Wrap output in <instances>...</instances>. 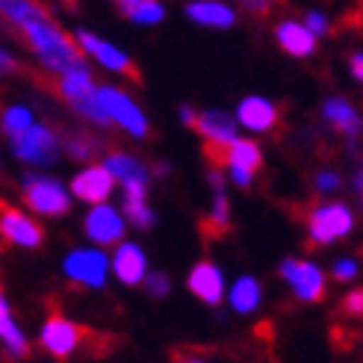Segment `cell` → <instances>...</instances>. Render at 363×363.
Segmentation results:
<instances>
[{
	"mask_svg": "<svg viewBox=\"0 0 363 363\" xmlns=\"http://www.w3.org/2000/svg\"><path fill=\"white\" fill-rule=\"evenodd\" d=\"M354 228L357 213L349 201H340V198H322L304 213V237L311 245L328 248L334 242H342L352 237Z\"/></svg>",
	"mask_w": 363,
	"mask_h": 363,
	"instance_id": "obj_4",
	"label": "cell"
},
{
	"mask_svg": "<svg viewBox=\"0 0 363 363\" xmlns=\"http://www.w3.org/2000/svg\"><path fill=\"white\" fill-rule=\"evenodd\" d=\"M349 74H352L354 83L363 86V48H357V50L349 53Z\"/></svg>",
	"mask_w": 363,
	"mask_h": 363,
	"instance_id": "obj_36",
	"label": "cell"
},
{
	"mask_svg": "<svg viewBox=\"0 0 363 363\" xmlns=\"http://www.w3.org/2000/svg\"><path fill=\"white\" fill-rule=\"evenodd\" d=\"M195 130L204 139L210 154H216V157H219L230 142H237L242 136V127H240L237 116H233L230 110H216V106L213 110H201Z\"/></svg>",
	"mask_w": 363,
	"mask_h": 363,
	"instance_id": "obj_20",
	"label": "cell"
},
{
	"mask_svg": "<svg viewBox=\"0 0 363 363\" xmlns=\"http://www.w3.org/2000/svg\"><path fill=\"white\" fill-rule=\"evenodd\" d=\"M272 35H275V45L293 60H311L319 45V35L304 24V18H281L272 27Z\"/></svg>",
	"mask_w": 363,
	"mask_h": 363,
	"instance_id": "obj_22",
	"label": "cell"
},
{
	"mask_svg": "<svg viewBox=\"0 0 363 363\" xmlns=\"http://www.w3.org/2000/svg\"><path fill=\"white\" fill-rule=\"evenodd\" d=\"M0 15H4L6 24L21 30L24 24L35 21V18H42V15H50V12L39 0H0Z\"/></svg>",
	"mask_w": 363,
	"mask_h": 363,
	"instance_id": "obj_25",
	"label": "cell"
},
{
	"mask_svg": "<svg viewBox=\"0 0 363 363\" xmlns=\"http://www.w3.org/2000/svg\"><path fill=\"white\" fill-rule=\"evenodd\" d=\"M342 313L354 316V319H363V286L349 289V293L342 296Z\"/></svg>",
	"mask_w": 363,
	"mask_h": 363,
	"instance_id": "obj_34",
	"label": "cell"
},
{
	"mask_svg": "<svg viewBox=\"0 0 363 363\" xmlns=\"http://www.w3.org/2000/svg\"><path fill=\"white\" fill-rule=\"evenodd\" d=\"M98 148H101V142L89 133V130H68L62 136V151L68 160H74V162H95L98 157Z\"/></svg>",
	"mask_w": 363,
	"mask_h": 363,
	"instance_id": "obj_27",
	"label": "cell"
},
{
	"mask_svg": "<svg viewBox=\"0 0 363 363\" xmlns=\"http://www.w3.org/2000/svg\"><path fill=\"white\" fill-rule=\"evenodd\" d=\"M0 349H4L6 360H12V363L27 360L33 352L30 334L21 328V322L15 319L12 304L6 296H0Z\"/></svg>",
	"mask_w": 363,
	"mask_h": 363,
	"instance_id": "obj_23",
	"label": "cell"
},
{
	"mask_svg": "<svg viewBox=\"0 0 363 363\" xmlns=\"http://www.w3.org/2000/svg\"><path fill=\"white\" fill-rule=\"evenodd\" d=\"M0 237L12 248L35 251L45 245V228L39 222V216L30 213L27 207L4 204L0 207Z\"/></svg>",
	"mask_w": 363,
	"mask_h": 363,
	"instance_id": "obj_13",
	"label": "cell"
},
{
	"mask_svg": "<svg viewBox=\"0 0 363 363\" xmlns=\"http://www.w3.org/2000/svg\"><path fill=\"white\" fill-rule=\"evenodd\" d=\"M342 174L337 172V169H331V166H325V169H316V174H313V192L316 195H322V198H331V195H337L340 189H342Z\"/></svg>",
	"mask_w": 363,
	"mask_h": 363,
	"instance_id": "obj_31",
	"label": "cell"
},
{
	"mask_svg": "<svg viewBox=\"0 0 363 363\" xmlns=\"http://www.w3.org/2000/svg\"><path fill=\"white\" fill-rule=\"evenodd\" d=\"M101 160H104V166L113 172L124 198H148V192H151V166L148 162L139 160L130 151H106Z\"/></svg>",
	"mask_w": 363,
	"mask_h": 363,
	"instance_id": "obj_14",
	"label": "cell"
},
{
	"mask_svg": "<svg viewBox=\"0 0 363 363\" xmlns=\"http://www.w3.org/2000/svg\"><path fill=\"white\" fill-rule=\"evenodd\" d=\"M216 160H219V166L225 169L230 186L251 189L254 180H257V174H260V169H263V148H260L257 136L245 133L237 142H230Z\"/></svg>",
	"mask_w": 363,
	"mask_h": 363,
	"instance_id": "obj_11",
	"label": "cell"
},
{
	"mask_svg": "<svg viewBox=\"0 0 363 363\" xmlns=\"http://www.w3.org/2000/svg\"><path fill=\"white\" fill-rule=\"evenodd\" d=\"M328 275L331 281L337 284H354L360 278V260L354 257V254H342V257H337L328 269Z\"/></svg>",
	"mask_w": 363,
	"mask_h": 363,
	"instance_id": "obj_30",
	"label": "cell"
},
{
	"mask_svg": "<svg viewBox=\"0 0 363 363\" xmlns=\"http://www.w3.org/2000/svg\"><path fill=\"white\" fill-rule=\"evenodd\" d=\"M228 307L237 316H254L263 307V284L254 275H237L228 284Z\"/></svg>",
	"mask_w": 363,
	"mask_h": 363,
	"instance_id": "obj_24",
	"label": "cell"
},
{
	"mask_svg": "<svg viewBox=\"0 0 363 363\" xmlns=\"http://www.w3.org/2000/svg\"><path fill=\"white\" fill-rule=\"evenodd\" d=\"M352 189H354V195L363 201V162L357 166V172H354V177H352Z\"/></svg>",
	"mask_w": 363,
	"mask_h": 363,
	"instance_id": "obj_40",
	"label": "cell"
},
{
	"mask_svg": "<svg viewBox=\"0 0 363 363\" xmlns=\"http://www.w3.org/2000/svg\"><path fill=\"white\" fill-rule=\"evenodd\" d=\"M101 104H104V113L110 116L116 130L127 133L136 142L151 136V118H148V113L142 110V104L130 92H127V89H121L116 83H101Z\"/></svg>",
	"mask_w": 363,
	"mask_h": 363,
	"instance_id": "obj_8",
	"label": "cell"
},
{
	"mask_svg": "<svg viewBox=\"0 0 363 363\" xmlns=\"http://www.w3.org/2000/svg\"><path fill=\"white\" fill-rule=\"evenodd\" d=\"M121 207H124V216L133 230H151L157 225V213L148 198H124Z\"/></svg>",
	"mask_w": 363,
	"mask_h": 363,
	"instance_id": "obj_28",
	"label": "cell"
},
{
	"mask_svg": "<svg viewBox=\"0 0 363 363\" xmlns=\"http://www.w3.org/2000/svg\"><path fill=\"white\" fill-rule=\"evenodd\" d=\"M0 71H4V77H9L12 71H18V60L9 48H0Z\"/></svg>",
	"mask_w": 363,
	"mask_h": 363,
	"instance_id": "obj_38",
	"label": "cell"
},
{
	"mask_svg": "<svg viewBox=\"0 0 363 363\" xmlns=\"http://www.w3.org/2000/svg\"><path fill=\"white\" fill-rule=\"evenodd\" d=\"M113 257V281L133 289V286H145V278L151 275V257L139 242L124 240L116 248H110Z\"/></svg>",
	"mask_w": 363,
	"mask_h": 363,
	"instance_id": "obj_19",
	"label": "cell"
},
{
	"mask_svg": "<svg viewBox=\"0 0 363 363\" xmlns=\"http://www.w3.org/2000/svg\"><path fill=\"white\" fill-rule=\"evenodd\" d=\"M74 39H77L80 50L86 53V60H92L98 68L106 71V74H116V77H133L136 74L133 57L121 45L104 39V35H98L95 30H89V27H77Z\"/></svg>",
	"mask_w": 363,
	"mask_h": 363,
	"instance_id": "obj_12",
	"label": "cell"
},
{
	"mask_svg": "<svg viewBox=\"0 0 363 363\" xmlns=\"http://www.w3.org/2000/svg\"><path fill=\"white\" fill-rule=\"evenodd\" d=\"M319 118L325 121V127H328L331 133H337L340 139H346L349 151H354L357 142L363 139V113L349 98L328 95L319 106Z\"/></svg>",
	"mask_w": 363,
	"mask_h": 363,
	"instance_id": "obj_16",
	"label": "cell"
},
{
	"mask_svg": "<svg viewBox=\"0 0 363 363\" xmlns=\"http://www.w3.org/2000/svg\"><path fill=\"white\" fill-rule=\"evenodd\" d=\"M151 172H154L157 177H166V174L172 172V162H169V160H160V162H154V166H151Z\"/></svg>",
	"mask_w": 363,
	"mask_h": 363,
	"instance_id": "obj_41",
	"label": "cell"
},
{
	"mask_svg": "<svg viewBox=\"0 0 363 363\" xmlns=\"http://www.w3.org/2000/svg\"><path fill=\"white\" fill-rule=\"evenodd\" d=\"M86 340V328L80 322L68 319L65 313H50L42 319L39 331H35V342L50 360H68L74 357Z\"/></svg>",
	"mask_w": 363,
	"mask_h": 363,
	"instance_id": "obj_10",
	"label": "cell"
},
{
	"mask_svg": "<svg viewBox=\"0 0 363 363\" xmlns=\"http://www.w3.org/2000/svg\"><path fill=\"white\" fill-rule=\"evenodd\" d=\"M57 95L89 127H98V130H110L113 127L110 116L104 113V104H101V83L95 80L89 62L57 77Z\"/></svg>",
	"mask_w": 363,
	"mask_h": 363,
	"instance_id": "obj_2",
	"label": "cell"
},
{
	"mask_svg": "<svg viewBox=\"0 0 363 363\" xmlns=\"http://www.w3.org/2000/svg\"><path fill=\"white\" fill-rule=\"evenodd\" d=\"M39 121V116H35V110L30 104H6L4 106V113H0V130H4V136L6 139H12V136H18V133H24V130H30V127Z\"/></svg>",
	"mask_w": 363,
	"mask_h": 363,
	"instance_id": "obj_26",
	"label": "cell"
},
{
	"mask_svg": "<svg viewBox=\"0 0 363 363\" xmlns=\"http://www.w3.org/2000/svg\"><path fill=\"white\" fill-rule=\"evenodd\" d=\"M18 192H21L24 207L39 216V219H65L77 201L68 184H62L60 177H53L42 169L21 172V177H18Z\"/></svg>",
	"mask_w": 363,
	"mask_h": 363,
	"instance_id": "obj_3",
	"label": "cell"
},
{
	"mask_svg": "<svg viewBox=\"0 0 363 363\" xmlns=\"http://www.w3.org/2000/svg\"><path fill=\"white\" fill-rule=\"evenodd\" d=\"M228 278H225V269L213 260H198L192 263L189 275H186V289L189 296L198 298L207 307H222L228 301Z\"/></svg>",
	"mask_w": 363,
	"mask_h": 363,
	"instance_id": "obj_17",
	"label": "cell"
},
{
	"mask_svg": "<svg viewBox=\"0 0 363 363\" xmlns=\"http://www.w3.org/2000/svg\"><path fill=\"white\" fill-rule=\"evenodd\" d=\"M198 116H201V110H195L192 104H180L177 106V118H180V124H184V127H192V130H195Z\"/></svg>",
	"mask_w": 363,
	"mask_h": 363,
	"instance_id": "obj_37",
	"label": "cell"
},
{
	"mask_svg": "<svg viewBox=\"0 0 363 363\" xmlns=\"http://www.w3.org/2000/svg\"><path fill=\"white\" fill-rule=\"evenodd\" d=\"M60 4H65V6H74V4H77V0H60Z\"/></svg>",
	"mask_w": 363,
	"mask_h": 363,
	"instance_id": "obj_43",
	"label": "cell"
},
{
	"mask_svg": "<svg viewBox=\"0 0 363 363\" xmlns=\"http://www.w3.org/2000/svg\"><path fill=\"white\" fill-rule=\"evenodd\" d=\"M145 293L151 298H166L172 293V275L162 269H151V275L145 278Z\"/></svg>",
	"mask_w": 363,
	"mask_h": 363,
	"instance_id": "obj_32",
	"label": "cell"
},
{
	"mask_svg": "<svg viewBox=\"0 0 363 363\" xmlns=\"http://www.w3.org/2000/svg\"><path fill=\"white\" fill-rule=\"evenodd\" d=\"M278 278L284 281V286L293 293L296 301L301 304H316L328 296V272L322 269V263L311 260V257H284L278 263Z\"/></svg>",
	"mask_w": 363,
	"mask_h": 363,
	"instance_id": "obj_7",
	"label": "cell"
},
{
	"mask_svg": "<svg viewBox=\"0 0 363 363\" xmlns=\"http://www.w3.org/2000/svg\"><path fill=\"white\" fill-rule=\"evenodd\" d=\"M304 24L311 27L319 39H325V35L331 33V18H328V12H322V9H307L304 12Z\"/></svg>",
	"mask_w": 363,
	"mask_h": 363,
	"instance_id": "obj_33",
	"label": "cell"
},
{
	"mask_svg": "<svg viewBox=\"0 0 363 363\" xmlns=\"http://www.w3.org/2000/svg\"><path fill=\"white\" fill-rule=\"evenodd\" d=\"M172 363H213L207 354H201V352H180Z\"/></svg>",
	"mask_w": 363,
	"mask_h": 363,
	"instance_id": "obj_39",
	"label": "cell"
},
{
	"mask_svg": "<svg viewBox=\"0 0 363 363\" xmlns=\"http://www.w3.org/2000/svg\"><path fill=\"white\" fill-rule=\"evenodd\" d=\"M83 240L101 245V248H116L118 242L127 240V230H130V222L124 216V207L113 204V201H101L86 207L83 213Z\"/></svg>",
	"mask_w": 363,
	"mask_h": 363,
	"instance_id": "obj_9",
	"label": "cell"
},
{
	"mask_svg": "<svg viewBox=\"0 0 363 363\" xmlns=\"http://www.w3.org/2000/svg\"><path fill=\"white\" fill-rule=\"evenodd\" d=\"M240 9H245L248 15H257V18H263V15H269L272 9L278 6V0H233Z\"/></svg>",
	"mask_w": 363,
	"mask_h": 363,
	"instance_id": "obj_35",
	"label": "cell"
},
{
	"mask_svg": "<svg viewBox=\"0 0 363 363\" xmlns=\"http://www.w3.org/2000/svg\"><path fill=\"white\" fill-rule=\"evenodd\" d=\"M18 33H21V42L27 45L35 65H39L45 74H50L53 80H57L60 74H65V71L80 68V65L89 62L74 35L65 33L50 15L35 18V21L24 24Z\"/></svg>",
	"mask_w": 363,
	"mask_h": 363,
	"instance_id": "obj_1",
	"label": "cell"
},
{
	"mask_svg": "<svg viewBox=\"0 0 363 363\" xmlns=\"http://www.w3.org/2000/svg\"><path fill=\"white\" fill-rule=\"evenodd\" d=\"M60 275L65 278V284L86 289V293H101L106 289V284L113 281V257L110 248L101 245H74L62 254L60 260Z\"/></svg>",
	"mask_w": 363,
	"mask_h": 363,
	"instance_id": "obj_5",
	"label": "cell"
},
{
	"mask_svg": "<svg viewBox=\"0 0 363 363\" xmlns=\"http://www.w3.org/2000/svg\"><path fill=\"white\" fill-rule=\"evenodd\" d=\"M124 18L136 27H160L166 21V4H162V0H139Z\"/></svg>",
	"mask_w": 363,
	"mask_h": 363,
	"instance_id": "obj_29",
	"label": "cell"
},
{
	"mask_svg": "<svg viewBox=\"0 0 363 363\" xmlns=\"http://www.w3.org/2000/svg\"><path fill=\"white\" fill-rule=\"evenodd\" d=\"M9 154L21 162L24 169H50L57 166V160L62 151V136L60 130H53L50 124L45 121H35L30 130L18 133L9 139Z\"/></svg>",
	"mask_w": 363,
	"mask_h": 363,
	"instance_id": "obj_6",
	"label": "cell"
},
{
	"mask_svg": "<svg viewBox=\"0 0 363 363\" xmlns=\"http://www.w3.org/2000/svg\"><path fill=\"white\" fill-rule=\"evenodd\" d=\"M113 4L118 6V12H121V15H127V12H130V9L139 4V0H113Z\"/></svg>",
	"mask_w": 363,
	"mask_h": 363,
	"instance_id": "obj_42",
	"label": "cell"
},
{
	"mask_svg": "<svg viewBox=\"0 0 363 363\" xmlns=\"http://www.w3.org/2000/svg\"><path fill=\"white\" fill-rule=\"evenodd\" d=\"M184 15L192 24L213 30V33H225L233 30L240 21V6L233 0H186Z\"/></svg>",
	"mask_w": 363,
	"mask_h": 363,
	"instance_id": "obj_21",
	"label": "cell"
},
{
	"mask_svg": "<svg viewBox=\"0 0 363 363\" xmlns=\"http://www.w3.org/2000/svg\"><path fill=\"white\" fill-rule=\"evenodd\" d=\"M233 116H237L242 133H248V136L275 133L278 124H281L278 104L272 98H266V95H242L237 101V110H233Z\"/></svg>",
	"mask_w": 363,
	"mask_h": 363,
	"instance_id": "obj_18",
	"label": "cell"
},
{
	"mask_svg": "<svg viewBox=\"0 0 363 363\" xmlns=\"http://www.w3.org/2000/svg\"><path fill=\"white\" fill-rule=\"evenodd\" d=\"M71 192L80 204L92 207V204H101V201H113V195L118 189L113 172L104 166V160L98 162H83V166L74 172V177L68 180Z\"/></svg>",
	"mask_w": 363,
	"mask_h": 363,
	"instance_id": "obj_15",
	"label": "cell"
}]
</instances>
